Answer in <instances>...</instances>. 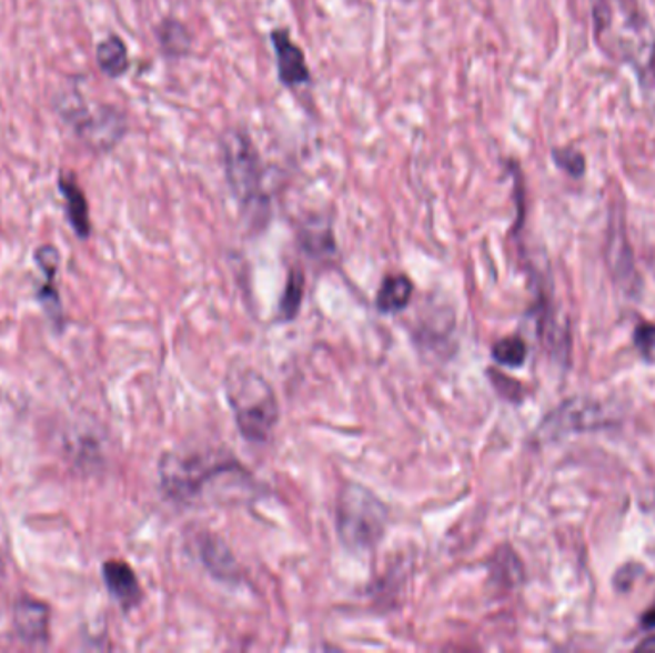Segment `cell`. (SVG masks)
Returning <instances> with one entry per match:
<instances>
[{"mask_svg": "<svg viewBox=\"0 0 655 653\" xmlns=\"http://www.w3.org/2000/svg\"><path fill=\"white\" fill-rule=\"evenodd\" d=\"M160 480L169 499L182 504L236 499L251 489V475L229 452L173 451L160 462Z\"/></svg>", "mask_w": 655, "mask_h": 653, "instance_id": "obj_1", "label": "cell"}, {"mask_svg": "<svg viewBox=\"0 0 655 653\" xmlns=\"http://www.w3.org/2000/svg\"><path fill=\"white\" fill-rule=\"evenodd\" d=\"M226 391L240 433L253 443H265L280 418L279 401L271 383L258 372L244 370L229 378Z\"/></svg>", "mask_w": 655, "mask_h": 653, "instance_id": "obj_2", "label": "cell"}, {"mask_svg": "<svg viewBox=\"0 0 655 653\" xmlns=\"http://www.w3.org/2000/svg\"><path fill=\"white\" fill-rule=\"evenodd\" d=\"M337 535L347 549H374L387 528V508L363 485H347L337 501Z\"/></svg>", "mask_w": 655, "mask_h": 653, "instance_id": "obj_3", "label": "cell"}, {"mask_svg": "<svg viewBox=\"0 0 655 653\" xmlns=\"http://www.w3.org/2000/svg\"><path fill=\"white\" fill-rule=\"evenodd\" d=\"M223 153L226 181L240 203L251 211L263 208V165L253 142L244 132L232 131L223 139Z\"/></svg>", "mask_w": 655, "mask_h": 653, "instance_id": "obj_4", "label": "cell"}, {"mask_svg": "<svg viewBox=\"0 0 655 653\" xmlns=\"http://www.w3.org/2000/svg\"><path fill=\"white\" fill-rule=\"evenodd\" d=\"M272 47L279 62L280 83L293 89L311 81V70L303 50L288 36L286 29H274L271 33Z\"/></svg>", "mask_w": 655, "mask_h": 653, "instance_id": "obj_5", "label": "cell"}, {"mask_svg": "<svg viewBox=\"0 0 655 653\" xmlns=\"http://www.w3.org/2000/svg\"><path fill=\"white\" fill-rule=\"evenodd\" d=\"M14 629L21 642L44 646L50 639V607L33 597H21L14 605Z\"/></svg>", "mask_w": 655, "mask_h": 653, "instance_id": "obj_6", "label": "cell"}, {"mask_svg": "<svg viewBox=\"0 0 655 653\" xmlns=\"http://www.w3.org/2000/svg\"><path fill=\"white\" fill-rule=\"evenodd\" d=\"M102 575H104L108 591L121 607L131 610L134 605L140 604L142 589H140L139 579L134 575L133 567L129 563L110 560L102 565Z\"/></svg>", "mask_w": 655, "mask_h": 653, "instance_id": "obj_7", "label": "cell"}, {"mask_svg": "<svg viewBox=\"0 0 655 653\" xmlns=\"http://www.w3.org/2000/svg\"><path fill=\"white\" fill-rule=\"evenodd\" d=\"M58 187L66 198V209H68V219L71 227L75 230L79 238L91 237V217H89V203L84 198L83 190L79 188L75 177L70 173L60 174Z\"/></svg>", "mask_w": 655, "mask_h": 653, "instance_id": "obj_8", "label": "cell"}, {"mask_svg": "<svg viewBox=\"0 0 655 653\" xmlns=\"http://www.w3.org/2000/svg\"><path fill=\"white\" fill-rule=\"evenodd\" d=\"M414 285L405 274H391L382 282L376 295V307L380 313L393 314L403 311L411 301Z\"/></svg>", "mask_w": 655, "mask_h": 653, "instance_id": "obj_9", "label": "cell"}, {"mask_svg": "<svg viewBox=\"0 0 655 653\" xmlns=\"http://www.w3.org/2000/svg\"><path fill=\"white\" fill-rule=\"evenodd\" d=\"M97 60L105 76L112 79L123 76L129 70V52H127L125 42L115 36L108 37L98 44Z\"/></svg>", "mask_w": 655, "mask_h": 653, "instance_id": "obj_10", "label": "cell"}, {"mask_svg": "<svg viewBox=\"0 0 655 653\" xmlns=\"http://www.w3.org/2000/svg\"><path fill=\"white\" fill-rule=\"evenodd\" d=\"M158 39H160L161 49L168 57L179 58L190 52L189 29L184 28L181 21H163L158 28Z\"/></svg>", "mask_w": 655, "mask_h": 653, "instance_id": "obj_11", "label": "cell"}, {"mask_svg": "<svg viewBox=\"0 0 655 653\" xmlns=\"http://www.w3.org/2000/svg\"><path fill=\"white\" fill-rule=\"evenodd\" d=\"M202 556L203 562L208 563V567L219 577L229 579L236 575V563L223 542L205 539L202 544Z\"/></svg>", "mask_w": 655, "mask_h": 653, "instance_id": "obj_12", "label": "cell"}, {"mask_svg": "<svg viewBox=\"0 0 655 653\" xmlns=\"http://www.w3.org/2000/svg\"><path fill=\"white\" fill-rule=\"evenodd\" d=\"M303 292H305V277L303 272L292 271L290 279L286 282V290L282 293L280 299V314L282 319H295V314L300 313L301 301H303Z\"/></svg>", "mask_w": 655, "mask_h": 653, "instance_id": "obj_13", "label": "cell"}, {"mask_svg": "<svg viewBox=\"0 0 655 653\" xmlns=\"http://www.w3.org/2000/svg\"><path fill=\"white\" fill-rule=\"evenodd\" d=\"M493 359L502 366L517 369L527 359V345L517 335L504 338V340L496 341L495 348H493Z\"/></svg>", "mask_w": 655, "mask_h": 653, "instance_id": "obj_14", "label": "cell"}, {"mask_svg": "<svg viewBox=\"0 0 655 653\" xmlns=\"http://www.w3.org/2000/svg\"><path fill=\"white\" fill-rule=\"evenodd\" d=\"M635 345L644 359L655 364V324L642 322L635 330Z\"/></svg>", "mask_w": 655, "mask_h": 653, "instance_id": "obj_15", "label": "cell"}, {"mask_svg": "<svg viewBox=\"0 0 655 653\" xmlns=\"http://www.w3.org/2000/svg\"><path fill=\"white\" fill-rule=\"evenodd\" d=\"M554 161L560 169H564L565 173L572 177H581L585 173V158L583 153L573 152V150H554Z\"/></svg>", "mask_w": 655, "mask_h": 653, "instance_id": "obj_16", "label": "cell"}, {"mask_svg": "<svg viewBox=\"0 0 655 653\" xmlns=\"http://www.w3.org/2000/svg\"><path fill=\"white\" fill-rule=\"evenodd\" d=\"M52 279L54 277H49V284L41 290V303L50 319L60 320L62 319V303H60V295H58L57 290L52 288Z\"/></svg>", "mask_w": 655, "mask_h": 653, "instance_id": "obj_17", "label": "cell"}, {"mask_svg": "<svg viewBox=\"0 0 655 653\" xmlns=\"http://www.w3.org/2000/svg\"><path fill=\"white\" fill-rule=\"evenodd\" d=\"M37 263L41 264L42 271L47 272V277H54L60 264V255L52 245H42L41 250L37 251Z\"/></svg>", "mask_w": 655, "mask_h": 653, "instance_id": "obj_18", "label": "cell"}, {"mask_svg": "<svg viewBox=\"0 0 655 653\" xmlns=\"http://www.w3.org/2000/svg\"><path fill=\"white\" fill-rule=\"evenodd\" d=\"M642 623H644V626H646V629H652V626H655V607L654 610H649V612L646 613V615H644V619H642Z\"/></svg>", "mask_w": 655, "mask_h": 653, "instance_id": "obj_19", "label": "cell"}]
</instances>
